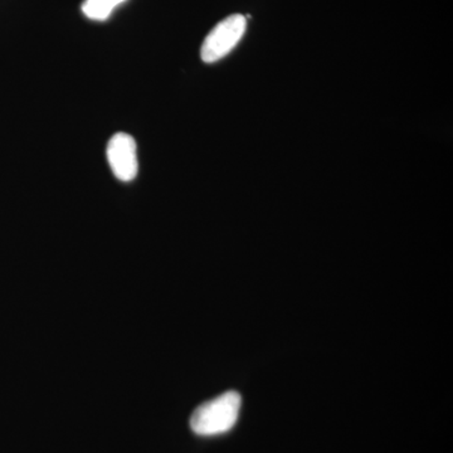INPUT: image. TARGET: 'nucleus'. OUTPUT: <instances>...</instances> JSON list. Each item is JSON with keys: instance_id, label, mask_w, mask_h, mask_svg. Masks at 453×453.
<instances>
[{"instance_id": "nucleus-1", "label": "nucleus", "mask_w": 453, "mask_h": 453, "mask_svg": "<svg viewBox=\"0 0 453 453\" xmlns=\"http://www.w3.org/2000/svg\"><path fill=\"white\" fill-rule=\"evenodd\" d=\"M240 393L226 392L199 405L190 417V428L198 436H219L234 427L240 416Z\"/></svg>"}, {"instance_id": "nucleus-2", "label": "nucleus", "mask_w": 453, "mask_h": 453, "mask_svg": "<svg viewBox=\"0 0 453 453\" xmlns=\"http://www.w3.org/2000/svg\"><path fill=\"white\" fill-rule=\"evenodd\" d=\"M246 28V17L241 14H234L219 22L203 42L201 50L203 62L214 64L231 53L242 40Z\"/></svg>"}, {"instance_id": "nucleus-3", "label": "nucleus", "mask_w": 453, "mask_h": 453, "mask_svg": "<svg viewBox=\"0 0 453 453\" xmlns=\"http://www.w3.org/2000/svg\"><path fill=\"white\" fill-rule=\"evenodd\" d=\"M107 162L113 175L121 181H131L139 172L138 146L129 134L118 133L107 144Z\"/></svg>"}, {"instance_id": "nucleus-4", "label": "nucleus", "mask_w": 453, "mask_h": 453, "mask_svg": "<svg viewBox=\"0 0 453 453\" xmlns=\"http://www.w3.org/2000/svg\"><path fill=\"white\" fill-rule=\"evenodd\" d=\"M125 2L127 0H86L82 4V12L88 19L106 20Z\"/></svg>"}]
</instances>
